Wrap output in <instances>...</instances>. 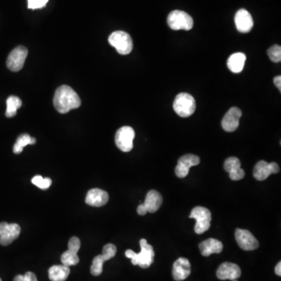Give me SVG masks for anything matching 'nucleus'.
Masks as SVG:
<instances>
[{
  "label": "nucleus",
  "mask_w": 281,
  "mask_h": 281,
  "mask_svg": "<svg viewBox=\"0 0 281 281\" xmlns=\"http://www.w3.org/2000/svg\"><path fill=\"white\" fill-rule=\"evenodd\" d=\"M116 247L113 244H107L105 245L103 249V256L106 258L107 261L111 259L112 258L116 255Z\"/></svg>",
  "instance_id": "nucleus-29"
},
{
  "label": "nucleus",
  "mask_w": 281,
  "mask_h": 281,
  "mask_svg": "<svg viewBox=\"0 0 281 281\" xmlns=\"http://www.w3.org/2000/svg\"><path fill=\"white\" fill-rule=\"evenodd\" d=\"M275 273L277 276H281V263L279 262L277 265H276V268H275Z\"/></svg>",
  "instance_id": "nucleus-34"
},
{
  "label": "nucleus",
  "mask_w": 281,
  "mask_h": 281,
  "mask_svg": "<svg viewBox=\"0 0 281 281\" xmlns=\"http://www.w3.org/2000/svg\"><path fill=\"white\" fill-rule=\"evenodd\" d=\"M33 185L39 188L40 189L47 190L52 185V180L49 177L43 178L40 175H37L35 177H33L31 180Z\"/></svg>",
  "instance_id": "nucleus-27"
},
{
  "label": "nucleus",
  "mask_w": 281,
  "mask_h": 281,
  "mask_svg": "<svg viewBox=\"0 0 281 281\" xmlns=\"http://www.w3.org/2000/svg\"><path fill=\"white\" fill-rule=\"evenodd\" d=\"M140 252L135 253L131 249H128L125 252L127 258H131V263L134 266H139L143 269H147L152 265L154 262L153 248L152 245L148 244L146 239L140 240Z\"/></svg>",
  "instance_id": "nucleus-2"
},
{
  "label": "nucleus",
  "mask_w": 281,
  "mask_h": 281,
  "mask_svg": "<svg viewBox=\"0 0 281 281\" xmlns=\"http://www.w3.org/2000/svg\"><path fill=\"white\" fill-rule=\"evenodd\" d=\"M109 201V195L107 191L99 189V188H93L87 194L85 198L86 204L95 207H101L105 206Z\"/></svg>",
  "instance_id": "nucleus-18"
},
{
  "label": "nucleus",
  "mask_w": 281,
  "mask_h": 281,
  "mask_svg": "<svg viewBox=\"0 0 281 281\" xmlns=\"http://www.w3.org/2000/svg\"><path fill=\"white\" fill-rule=\"evenodd\" d=\"M70 267L64 265L52 266L49 270L51 281H65L70 275Z\"/></svg>",
  "instance_id": "nucleus-22"
},
{
  "label": "nucleus",
  "mask_w": 281,
  "mask_h": 281,
  "mask_svg": "<svg viewBox=\"0 0 281 281\" xmlns=\"http://www.w3.org/2000/svg\"><path fill=\"white\" fill-rule=\"evenodd\" d=\"M273 82H274L276 88H277L279 91H281V76H276V77H275L274 80H273Z\"/></svg>",
  "instance_id": "nucleus-33"
},
{
  "label": "nucleus",
  "mask_w": 281,
  "mask_h": 281,
  "mask_svg": "<svg viewBox=\"0 0 281 281\" xmlns=\"http://www.w3.org/2000/svg\"><path fill=\"white\" fill-rule=\"evenodd\" d=\"M199 157L193 154H187L179 159L177 167L175 168V173L179 178H185L188 176L191 167L198 165Z\"/></svg>",
  "instance_id": "nucleus-11"
},
{
  "label": "nucleus",
  "mask_w": 281,
  "mask_h": 281,
  "mask_svg": "<svg viewBox=\"0 0 281 281\" xmlns=\"http://www.w3.org/2000/svg\"><path fill=\"white\" fill-rule=\"evenodd\" d=\"M196 103L192 95L188 93H180L173 102V110L180 117L186 118L195 113Z\"/></svg>",
  "instance_id": "nucleus-3"
},
{
  "label": "nucleus",
  "mask_w": 281,
  "mask_h": 281,
  "mask_svg": "<svg viewBox=\"0 0 281 281\" xmlns=\"http://www.w3.org/2000/svg\"><path fill=\"white\" fill-rule=\"evenodd\" d=\"M0 281H2V279H1V278H0Z\"/></svg>",
  "instance_id": "nucleus-37"
},
{
  "label": "nucleus",
  "mask_w": 281,
  "mask_h": 281,
  "mask_svg": "<svg viewBox=\"0 0 281 281\" xmlns=\"http://www.w3.org/2000/svg\"><path fill=\"white\" fill-rule=\"evenodd\" d=\"M53 103L56 110L61 113H67L70 110L79 108L82 104L77 92L67 85H62L55 92Z\"/></svg>",
  "instance_id": "nucleus-1"
},
{
  "label": "nucleus",
  "mask_w": 281,
  "mask_h": 281,
  "mask_svg": "<svg viewBox=\"0 0 281 281\" xmlns=\"http://www.w3.org/2000/svg\"><path fill=\"white\" fill-rule=\"evenodd\" d=\"M234 22H235L236 28L239 32H249L254 26L252 15L245 9H240L236 13Z\"/></svg>",
  "instance_id": "nucleus-14"
},
{
  "label": "nucleus",
  "mask_w": 281,
  "mask_h": 281,
  "mask_svg": "<svg viewBox=\"0 0 281 281\" xmlns=\"http://www.w3.org/2000/svg\"><path fill=\"white\" fill-rule=\"evenodd\" d=\"M242 110L237 107H232L226 113L223 118V129L227 132H234L239 127V121L242 117Z\"/></svg>",
  "instance_id": "nucleus-13"
},
{
  "label": "nucleus",
  "mask_w": 281,
  "mask_h": 281,
  "mask_svg": "<svg viewBox=\"0 0 281 281\" xmlns=\"http://www.w3.org/2000/svg\"><path fill=\"white\" fill-rule=\"evenodd\" d=\"M224 249L222 242L214 238H209L201 242L199 245L200 252L205 257L209 256L212 254L220 253Z\"/></svg>",
  "instance_id": "nucleus-20"
},
{
  "label": "nucleus",
  "mask_w": 281,
  "mask_h": 281,
  "mask_svg": "<svg viewBox=\"0 0 281 281\" xmlns=\"http://www.w3.org/2000/svg\"><path fill=\"white\" fill-rule=\"evenodd\" d=\"M167 24L172 30L178 31L185 30L190 31L192 29L194 22L192 17L186 12L182 10H173L167 17Z\"/></svg>",
  "instance_id": "nucleus-5"
},
{
  "label": "nucleus",
  "mask_w": 281,
  "mask_h": 281,
  "mask_svg": "<svg viewBox=\"0 0 281 281\" xmlns=\"http://www.w3.org/2000/svg\"><path fill=\"white\" fill-rule=\"evenodd\" d=\"M22 102L21 98L14 95L9 97L7 100V111L6 116L8 118L16 116V111L22 107Z\"/></svg>",
  "instance_id": "nucleus-24"
},
{
  "label": "nucleus",
  "mask_w": 281,
  "mask_h": 281,
  "mask_svg": "<svg viewBox=\"0 0 281 281\" xmlns=\"http://www.w3.org/2000/svg\"><path fill=\"white\" fill-rule=\"evenodd\" d=\"M49 0H28V9L36 10L46 7Z\"/></svg>",
  "instance_id": "nucleus-30"
},
{
  "label": "nucleus",
  "mask_w": 281,
  "mask_h": 281,
  "mask_svg": "<svg viewBox=\"0 0 281 281\" xmlns=\"http://www.w3.org/2000/svg\"><path fill=\"white\" fill-rule=\"evenodd\" d=\"M269 57L271 59L273 62L279 63L281 61V47L278 45H274V46L270 47L268 49Z\"/></svg>",
  "instance_id": "nucleus-28"
},
{
  "label": "nucleus",
  "mask_w": 281,
  "mask_h": 281,
  "mask_svg": "<svg viewBox=\"0 0 281 281\" xmlns=\"http://www.w3.org/2000/svg\"><path fill=\"white\" fill-rule=\"evenodd\" d=\"M28 51L25 46H17L11 51L7 61V67L13 72H17L23 68Z\"/></svg>",
  "instance_id": "nucleus-8"
},
{
  "label": "nucleus",
  "mask_w": 281,
  "mask_h": 281,
  "mask_svg": "<svg viewBox=\"0 0 281 281\" xmlns=\"http://www.w3.org/2000/svg\"><path fill=\"white\" fill-rule=\"evenodd\" d=\"M81 248V240L78 237H72L68 242V249L78 252Z\"/></svg>",
  "instance_id": "nucleus-31"
},
{
  "label": "nucleus",
  "mask_w": 281,
  "mask_h": 281,
  "mask_svg": "<svg viewBox=\"0 0 281 281\" xmlns=\"http://www.w3.org/2000/svg\"><path fill=\"white\" fill-rule=\"evenodd\" d=\"M163 204V197L158 191L155 190L149 191L146 195V200L143 203L147 213H154L159 210Z\"/></svg>",
  "instance_id": "nucleus-19"
},
{
  "label": "nucleus",
  "mask_w": 281,
  "mask_h": 281,
  "mask_svg": "<svg viewBox=\"0 0 281 281\" xmlns=\"http://www.w3.org/2000/svg\"><path fill=\"white\" fill-rule=\"evenodd\" d=\"M232 281H237V279H232Z\"/></svg>",
  "instance_id": "nucleus-36"
},
{
  "label": "nucleus",
  "mask_w": 281,
  "mask_h": 281,
  "mask_svg": "<svg viewBox=\"0 0 281 281\" xmlns=\"http://www.w3.org/2000/svg\"><path fill=\"white\" fill-rule=\"evenodd\" d=\"M240 165V161L237 157H229L224 162V170L229 173L230 178L234 182L242 180L245 177V170Z\"/></svg>",
  "instance_id": "nucleus-15"
},
{
  "label": "nucleus",
  "mask_w": 281,
  "mask_h": 281,
  "mask_svg": "<svg viewBox=\"0 0 281 281\" xmlns=\"http://www.w3.org/2000/svg\"><path fill=\"white\" fill-rule=\"evenodd\" d=\"M189 217L196 220L195 231L197 234H203L210 228L212 216H211L210 211L207 208L203 207V206H196L191 211Z\"/></svg>",
  "instance_id": "nucleus-6"
},
{
  "label": "nucleus",
  "mask_w": 281,
  "mask_h": 281,
  "mask_svg": "<svg viewBox=\"0 0 281 281\" xmlns=\"http://www.w3.org/2000/svg\"><path fill=\"white\" fill-rule=\"evenodd\" d=\"M135 133L131 127L125 126L119 128L115 136V143L119 150L122 152H128L132 150L134 145L133 140L134 139Z\"/></svg>",
  "instance_id": "nucleus-7"
},
{
  "label": "nucleus",
  "mask_w": 281,
  "mask_h": 281,
  "mask_svg": "<svg viewBox=\"0 0 281 281\" xmlns=\"http://www.w3.org/2000/svg\"><path fill=\"white\" fill-rule=\"evenodd\" d=\"M13 281H25V276L24 275H17V276H15Z\"/></svg>",
  "instance_id": "nucleus-35"
},
{
  "label": "nucleus",
  "mask_w": 281,
  "mask_h": 281,
  "mask_svg": "<svg viewBox=\"0 0 281 281\" xmlns=\"http://www.w3.org/2000/svg\"><path fill=\"white\" fill-rule=\"evenodd\" d=\"M109 43L115 48L121 55H128L133 49V41L128 33L116 31L109 37Z\"/></svg>",
  "instance_id": "nucleus-4"
},
{
  "label": "nucleus",
  "mask_w": 281,
  "mask_h": 281,
  "mask_svg": "<svg viewBox=\"0 0 281 281\" xmlns=\"http://www.w3.org/2000/svg\"><path fill=\"white\" fill-rule=\"evenodd\" d=\"M36 143V139L31 137L29 134H23L19 136L16 139V143L13 146V152L15 154H20L23 152L24 148L28 145H34Z\"/></svg>",
  "instance_id": "nucleus-23"
},
{
  "label": "nucleus",
  "mask_w": 281,
  "mask_h": 281,
  "mask_svg": "<svg viewBox=\"0 0 281 281\" xmlns=\"http://www.w3.org/2000/svg\"><path fill=\"white\" fill-rule=\"evenodd\" d=\"M61 262H62L63 265L67 267L77 265L79 263V257L77 255V252L68 249L61 255Z\"/></svg>",
  "instance_id": "nucleus-25"
},
{
  "label": "nucleus",
  "mask_w": 281,
  "mask_h": 281,
  "mask_svg": "<svg viewBox=\"0 0 281 281\" xmlns=\"http://www.w3.org/2000/svg\"><path fill=\"white\" fill-rule=\"evenodd\" d=\"M107 261L103 255H98L94 258L92 265L91 267V273L93 276H97L102 274L103 270V264Z\"/></svg>",
  "instance_id": "nucleus-26"
},
{
  "label": "nucleus",
  "mask_w": 281,
  "mask_h": 281,
  "mask_svg": "<svg viewBox=\"0 0 281 281\" xmlns=\"http://www.w3.org/2000/svg\"><path fill=\"white\" fill-rule=\"evenodd\" d=\"M279 172V167L276 163H267L264 160L258 161L253 169V176L259 182L265 180L273 173Z\"/></svg>",
  "instance_id": "nucleus-12"
},
{
  "label": "nucleus",
  "mask_w": 281,
  "mask_h": 281,
  "mask_svg": "<svg viewBox=\"0 0 281 281\" xmlns=\"http://www.w3.org/2000/svg\"><path fill=\"white\" fill-rule=\"evenodd\" d=\"M246 56L242 52H236L227 59V67L231 72L238 74L242 72L245 67Z\"/></svg>",
  "instance_id": "nucleus-21"
},
{
  "label": "nucleus",
  "mask_w": 281,
  "mask_h": 281,
  "mask_svg": "<svg viewBox=\"0 0 281 281\" xmlns=\"http://www.w3.org/2000/svg\"><path fill=\"white\" fill-rule=\"evenodd\" d=\"M242 275V270L240 267L231 263H224L219 266L216 272V276L219 279H235L240 277Z\"/></svg>",
  "instance_id": "nucleus-16"
},
{
  "label": "nucleus",
  "mask_w": 281,
  "mask_h": 281,
  "mask_svg": "<svg viewBox=\"0 0 281 281\" xmlns=\"http://www.w3.org/2000/svg\"><path fill=\"white\" fill-rule=\"evenodd\" d=\"M24 276H25V281H38L36 275L32 273V272H27Z\"/></svg>",
  "instance_id": "nucleus-32"
},
{
  "label": "nucleus",
  "mask_w": 281,
  "mask_h": 281,
  "mask_svg": "<svg viewBox=\"0 0 281 281\" xmlns=\"http://www.w3.org/2000/svg\"><path fill=\"white\" fill-rule=\"evenodd\" d=\"M21 234V227L16 224L0 223V244L7 246L16 240Z\"/></svg>",
  "instance_id": "nucleus-9"
},
{
  "label": "nucleus",
  "mask_w": 281,
  "mask_h": 281,
  "mask_svg": "<svg viewBox=\"0 0 281 281\" xmlns=\"http://www.w3.org/2000/svg\"><path fill=\"white\" fill-rule=\"evenodd\" d=\"M235 239L239 247L245 251L255 250L259 246L258 240L248 230H236Z\"/></svg>",
  "instance_id": "nucleus-10"
},
{
  "label": "nucleus",
  "mask_w": 281,
  "mask_h": 281,
  "mask_svg": "<svg viewBox=\"0 0 281 281\" xmlns=\"http://www.w3.org/2000/svg\"><path fill=\"white\" fill-rule=\"evenodd\" d=\"M172 274L176 281L187 279L191 274V263L189 260L185 258H179L173 263Z\"/></svg>",
  "instance_id": "nucleus-17"
}]
</instances>
